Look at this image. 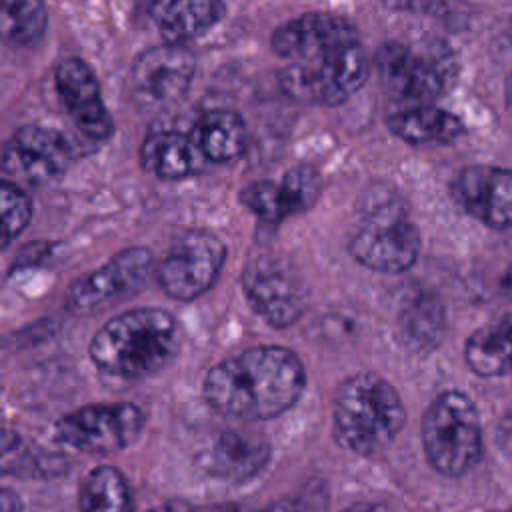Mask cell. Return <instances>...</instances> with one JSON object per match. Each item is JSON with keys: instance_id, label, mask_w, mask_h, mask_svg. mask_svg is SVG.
Instances as JSON below:
<instances>
[{"instance_id": "cell-18", "label": "cell", "mask_w": 512, "mask_h": 512, "mask_svg": "<svg viewBox=\"0 0 512 512\" xmlns=\"http://www.w3.org/2000/svg\"><path fill=\"white\" fill-rule=\"evenodd\" d=\"M206 156L190 132L174 128L152 130L140 146V164L162 180H180L204 170Z\"/></svg>"}, {"instance_id": "cell-19", "label": "cell", "mask_w": 512, "mask_h": 512, "mask_svg": "<svg viewBox=\"0 0 512 512\" xmlns=\"http://www.w3.org/2000/svg\"><path fill=\"white\" fill-rule=\"evenodd\" d=\"M224 14L222 0H154L152 16L170 44H186L206 34Z\"/></svg>"}, {"instance_id": "cell-11", "label": "cell", "mask_w": 512, "mask_h": 512, "mask_svg": "<svg viewBox=\"0 0 512 512\" xmlns=\"http://www.w3.org/2000/svg\"><path fill=\"white\" fill-rule=\"evenodd\" d=\"M226 244L208 230H188L174 240L158 266V284L174 300L202 296L220 276Z\"/></svg>"}, {"instance_id": "cell-8", "label": "cell", "mask_w": 512, "mask_h": 512, "mask_svg": "<svg viewBox=\"0 0 512 512\" xmlns=\"http://www.w3.org/2000/svg\"><path fill=\"white\" fill-rule=\"evenodd\" d=\"M196 58L184 44L164 42L136 56L128 72V98L140 112H166L188 94Z\"/></svg>"}, {"instance_id": "cell-22", "label": "cell", "mask_w": 512, "mask_h": 512, "mask_svg": "<svg viewBox=\"0 0 512 512\" xmlns=\"http://www.w3.org/2000/svg\"><path fill=\"white\" fill-rule=\"evenodd\" d=\"M208 162H230L238 158L248 144L244 118L234 110H208L190 130Z\"/></svg>"}, {"instance_id": "cell-31", "label": "cell", "mask_w": 512, "mask_h": 512, "mask_svg": "<svg viewBox=\"0 0 512 512\" xmlns=\"http://www.w3.org/2000/svg\"><path fill=\"white\" fill-rule=\"evenodd\" d=\"M0 504L2 510L0 512H22V500L16 492H12L10 488H4L0 494Z\"/></svg>"}, {"instance_id": "cell-28", "label": "cell", "mask_w": 512, "mask_h": 512, "mask_svg": "<svg viewBox=\"0 0 512 512\" xmlns=\"http://www.w3.org/2000/svg\"><path fill=\"white\" fill-rule=\"evenodd\" d=\"M240 202L250 212H254L260 220H264L268 224H278L280 220L286 218L278 182L258 180V182L248 184L240 192Z\"/></svg>"}, {"instance_id": "cell-7", "label": "cell", "mask_w": 512, "mask_h": 512, "mask_svg": "<svg viewBox=\"0 0 512 512\" xmlns=\"http://www.w3.org/2000/svg\"><path fill=\"white\" fill-rule=\"evenodd\" d=\"M366 76L368 56L360 40H354L312 58L290 60L280 84L294 100L336 106L358 92Z\"/></svg>"}, {"instance_id": "cell-12", "label": "cell", "mask_w": 512, "mask_h": 512, "mask_svg": "<svg viewBox=\"0 0 512 512\" xmlns=\"http://www.w3.org/2000/svg\"><path fill=\"white\" fill-rule=\"evenodd\" d=\"M154 256L148 248L132 246L116 252L106 264L78 278L68 290V308L90 314L136 294L150 278Z\"/></svg>"}, {"instance_id": "cell-34", "label": "cell", "mask_w": 512, "mask_h": 512, "mask_svg": "<svg viewBox=\"0 0 512 512\" xmlns=\"http://www.w3.org/2000/svg\"><path fill=\"white\" fill-rule=\"evenodd\" d=\"M500 288H502V294L512 302V264H510V266L506 268V272L502 274Z\"/></svg>"}, {"instance_id": "cell-13", "label": "cell", "mask_w": 512, "mask_h": 512, "mask_svg": "<svg viewBox=\"0 0 512 512\" xmlns=\"http://www.w3.org/2000/svg\"><path fill=\"white\" fill-rule=\"evenodd\" d=\"M76 146L58 130L44 126L18 128L2 148V170L22 182H46L68 168Z\"/></svg>"}, {"instance_id": "cell-21", "label": "cell", "mask_w": 512, "mask_h": 512, "mask_svg": "<svg viewBox=\"0 0 512 512\" xmlns=\"http://www.w3.org/2000/svg\"><path fill=\"white\" fill-rule=\"evenodd\" d=\"M464 360L482 378L512 374V314L474 330L464 344Z\"/></svg>"}, {"instance_id": "cell-24", "label": "cell", "mask_w": 512, "mask_h": 512, "mask_svg": "<svg viewBox=\"0 0 512 512\" xmlns=\"http://www.w3.org/2000/svg\"><path fill=\"white\" fill-rule=\"evenodd\" d=\"M48 24L44 0H2L0 32L10 46L36 44Z\"/></svg>"}, {"instance_id": "cell-10", "label": "cell", "mask_w": 512, "mask_h": 512, "mask_svg": "<svg viewBox=\"0 0 512 512\" xmlns=\"http://www.w3.org/2000/svg\"><path fill=\"white\" fill-rule=\"evenodd\" d=\"M250 308L272 328L292 326L306 308L304 278L280 256L252 258L240 276Z\"/></svg>"}, {"instance_id": "cell-4", "label": "cell", "mask_w": 512, "mask_h": 512, "mask_svg": "<svg viewBox=\"0 0 512 512\" xmlns=\"http://www.w3.org/2000/svg\"><path fill=\"white\" fill-rule=\"evenodd\" d=\"M348 252L362 266L386 274L404 272L416 262L420 232L402 196L386 186L366 190Z\"/></svg>"}, {"instance_id": "cell-30", "label": "cell", "mask_w": 512, "mask_h": 512, "mask_svg": "<svg viewBox=\"0 0 512 512\" xmlns=\"http://www.w3.org/2000/svg\"><path fill=\"white\" fill-rule=\"evenodd\" d=\"M496 444L512 460V406L506 410L496 426Z\"/></svg>"}, {"instance_id": "cell-17", "label": "cell", "mask_w": 512, "mask_h": 512, "mask_svg": "<svg viewBox=\"0 0 512 512\" xmlns=\"http://www.w3.org/2000/svg\"><path fill=\"white\" fill-rule=\"evenodd\" d=\"M268 460V442L238 430L216 432L196 454V462L206 474L230 482H244L256 476Z\"/></svg>"}, {"instance_id": "cell-16", "label": "cell", "mask_w": 512, "mask_h": 512, "mask_svg": "<svg viewBox=\"0 0 512 512\" xmlns=\"http://www.w3.org/2000/svg\"><path fill=\"white\" fill-rule=\"evenodd\" d=\"M354 40H360V36L350 20L336 14L310 12L280 24L272 32L270 46L286 60H304Z\"/></svg>"}, {"instance_id": "cell-27", "label": "cell", "mask_w": 512, "mask_h": 512, "mask_svg": "<svg viewBox=\"0 0 512 512\" xmlns=\"http://www.w3.org/2000/svg\"><path fill=\"white\" fill-rule=\"evenodd\" d=\"M0 208H2V248H8L32 218V202L28 194L14 182L4 180L0 184Z\"/></svg>"}, {"instance_id": "cell-5", "label": "cell", "mask_w": 512, "mask_h": 512, "mask_svg": "<svg viewBox=\"0 0 512 512\" xmlns=\"http://www.w3.org/2000/svg\"><path fill=\"white\" fill-rule=\"evenodd\" d=\"M374 68L384 92L408 106L432 104L456 82V58L444 42H386L376 50Z\"/></svg>"}, {"instance_id": "cell-33", "label": "cell", "mask_w": 512, "mask_h": 512, "mask_svg": "<svg viewBox=\"0 0 512 512\" xmlns=\"http://www.w3.org/2000/svg\"><path fill=\"white\" fill-rule=\"evenodd\" d=\"M192 512H246L238 504H218V506H208V508H194Z\"/></svg>"}, {"instance_id": "cell-14", "label": "cell", "mask_w": 512, "mask_h": 512, "mask_svg": "<svg viewBox=\"0 0 512 512\" xmlns=\"http://www.w3.org/2000/svg\"><path fill=\"white\" fill-rule=\"evenodd\" d=\"M454 202L488 228H512V170L488 164L460 168L452 182Z\"/></svg>"}, {"instance_id": "cell-32", "label": "cell", "mask_w": 512, "mask_h": 512, "mask_svg": "<svg viewBox=\"0 0 512 512\" xmlns=\"http://www.w3.org/2000/svg\"><path fill=\"white\" fill-rule=\"evenodd\" d=\"M194 508L190 506V504H186V502H180V500H172V502H166V504H162V506H156V508H152V510H148V512H192Z\"/></svg>"}, {"instance_id": "cell-3", "label": "cell", "mask_w": 512, "mask_h": 512, "mask_svg": "<svg viewBox=\"0 0 512 512\" xmlns=\"http://www.w3.org/2000/svg\"><path fill=\"white\" fill-rule=\"evenodd\" d=\"M406 422L398 390L374 372L342 380L332 400L334 442L356 454L376 456L390 448Z\"/></svg>"}, {"instance_id": "cell-15", "label": "cell", "mask_w": 512, "mask_h": 512, "mask_svg": "<svg viewBox=\"0 0 512 512\" xmlns=\"http://www.w3.org/2000/svg\"><path fill=\"white\" fill-rule=\"evenodd\" d=\"M54 84L76 128L90 142L108 140L114 124L102 102L100 84L92 68L80 58H64L54 70Z\"/></svg>"}, {"instance_id": "cell-20", "label": "cell", "mask_w": 512, "mask_h": 512, "mask_svg": "<svg viewBox=\"0 0 512 512\" xmlns=\"http://www.w3.org/2000/svg\"><path fill=\"white\" fill-rule=\"evenodd\" d=\"M388 128L394 136L414 146L452 144L464 134V122L458 116L432 104L398 110L388 118Z\"/></svg>"}, {"instance_id": "cell-23", "label": "cell", "mask_w": 512, "mask_h": 512, "mask_svg": "<svg viewBox=\"0 0 512 512\" xmlns=\"http://www.w3.org/2000/svg\"><path fill=\"white\" fill-rule=\"evenodd\" d=\"M78 508L80 512H134L128 480L116 466L92 468L80 482Z\"/></svg>"}, {"instance_id": "cell-36", "label": "cell", "mask_w": 512, "mask_h": 512, "mask_svg": "<svg viewBox=\"0 0 512 512\" xmlns=\"http://www.w3.org/2000/svg\"><path fill=\"white\" fill-rule=\"evenodd\" d=\"M504 96H506L508 106L512 108V74L508 76V80H506V84H504Z\"/></svg>"}, {"instance_id": "cell-25", "label": "cell", "mask_w": 512, "mask_h": 512, "mask_svg": "<svg viewBox=\"0 0 512 512\" xmlns=\"http://www.w3.org/2000/svg\"><path fill=\"white\" fill-rule=\"evenodd\" d=\"M402 332L418 348H434L444 332L442 304L430 294L414 296L400 312Z\"/></svg>"}, {"instance_id": "cell-9", "label": "cell", "mask_w": 512, "mask_h": 512, "mask_svg": "<svg viewBox=\"0 0 512 512\" xmlns=\"http://www.w3.org/2000/svg\"><path fill=\"white\" fill-rule=\"evenodd\" d=\"M144 428V414L132 402L80 406L54 426L56 440L84 454H112L134 444Z\"/></svg>"}, {"instance_id": "cell-1", "label": "cell", "mask_w": 512, "mask_h": 512, "mask_svg": "<svg viewBox=\"0 0 512 512\" xmlns=\"http://www.w3.org/2000/svg\"><path fill=\"white\" fill-rule=\"evenodd\" d=\"M306 386L296 352L284 346H254L214 364L202 382L206 402L236 420H270L290 410Z\"/></svg>"}, {"instance_id": "cell-2", "label": "cell", "mask_w": 512, "mask_h": 512, "mask_svg": "<svg viewBox=\"0 0 512 512\" xmlns=\"http://www.w3.org/2000/svg\"><path fill=\"white\" fill-rule=\"evenodd\" d=\"M180 348L176 318L164 308H134L112 316L92 336L94 366L118 378H146L170 364Z\"/></svg>"}, {"instance_id": "cell-35", "label": "cell", "mask_w": 512, "mask_h": 512, "mask_svg": "<svg viewBox=\"0 0 512 512\" xmlns=\"http://www.w3.org/2000/svg\"><path fill=\"white\" fill-rule=\"evenodd\" d=\"M342 512H384V510L380 506H374V504H354V506L344 508Z\"/></svg>"}, {"instance_id": "cell-29", "label": "cell", "mask_w": 512, "mask_h": 512, "mask_svg": "<svg viewBox=\"0 0 512 512\" xmlns=\"http://www.w3.org/2000/svg\"><path fill=\"white\" fill-rule=\"evenodd\" d=\"M326 508V488L322 484L306 488L300 496L274 502L260 512H324Z\"/></svg>"}, {"instance_id": "cell-26", "label": "cell", "mask_w": 512, "mask_h": 512, "mask_svg": "<svg viewBox=\"0 0 512 512\" xmlns=\"http://www.w3.org/2000/svg\"><path fill=\"white\" fill-rule=\"evenodd\" d=\"M278 186L286 216H294L308 210L318 200L322 190V178L314 166L298 164L282 176Z\"/></svg>"}, {"instance_id": "cell-6", "label": "cell", "mask_w": 512, "mask_h": 512, "mask_svg": "<svg viewBox=\"0 0 512 512\" xmlns=\"http://www.w3.org/2000/svg\"><path fill=\"white\" fill-rule=\"evenodd\" d=\"M422 448L442 476H462L482 456V428L474 402L460 390L438 394L422 416Z\"/></svg>"}]
</instances>
